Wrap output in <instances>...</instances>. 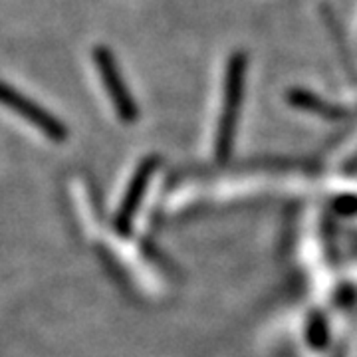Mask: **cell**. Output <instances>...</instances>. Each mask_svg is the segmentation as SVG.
Here are the masks:
<instances>
[{
	"instance_id": "1",
	"label": "cell",
	"mask_w": 357,
	"mask_h": 357,
	"mask_svg": "<svg viewBox=\"0 0 357 357\" xmlns=\"http://www.w3.org/2000/svg\"><path fill=\"white\" fill-rule=\"evenodd\" d=\"M246 66H248V58L244 56V52H234L227 64L222 112H220L217 131L218 159H225L234 143V131H236V123H238V112H241V102H243L244 93Z\"/></svg>"
},
{
	"instance_id": "2",
	"label": "cell",
	"mask_w": 357,
	"mask_h": 357,
	"mask_svg": "<svg viewBox=\"0 0 357 357\" xmlns=\"http://www.w3.org/2000/svg\"><path fill=\"white\" fill-rule=\"evenodd\" d=\"M0 105L13 109L14 114L20 115L30 126L40 129L54 143H62L68 139V128L56 115L50 114L40 103L30 100L22 91H18L8 82H2V79H0Z\"/></svg>"
},
{
	"instance_id": "3",
	"label": "cell",
	"mask_w": 357,
	"mask_h": 357,
	"mask_svg": "<svg viewBox=\"0 0 357 357\" xmlns=\"http://www.w3.org/2000/svg\"><path fill=\"white\" fill-rule=\"evenodd\" d=\"M93 64L98 68V74L102 77L103 88L112 100L115 114L119 115L121 121L133 123L137 119V103L129 93L128 84L117 68L112 50L105 46H96L93 48Z\"/></svg>"
},
{
	"instance_id": "4",
	"label": "cell",
	"mask_w": 357,
	"mask_h": 357,
	"mask_svg": "<svg viewBox=\"0 0 357 357\" xmlns=\"http://www.w3.org/2000/svg\"><path fill=\"white\" fill-rule=\"evenodd\" d=\"M155 169V159H147L141 169L137 171V175L131 178V183H129L128 191L123 195V203L121 206L117 208V215H115V222H117V227L121 230H128L129 227V220L133 217V213H135V208H137V204L141 203V195H143V189H145V183H147V177L153 173Z\"/></svg>"
},
{
	"instance_id": "5",
	"label": "cell",
	"mask_w": 357,
	"mask_h": 357,
	"mask_svg": "<svg viewBox=\"0 0 357 357\" xmlns=\"http://www.w3.org/2000/svg\"><path fill=\"white\" fill-rule=\"evenodd\" d=\"M290 102H292V105L304 107V109H310V112H316V114L326 115V117H340V115H344V112H340L337 107L324 103L314 93H307L304 89H292L290 91Z\"/></svg>"
}]
</instances>
